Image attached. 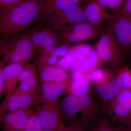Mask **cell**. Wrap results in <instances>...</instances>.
<instances>
[{
	"label": "cell",
	"instance_id": "4fadbf2b",
	"mask_svg": "<svg viewBox=\"0 0 131 131\" xmlns=\"http://www.w3.org/2000/svg\"><path fill=\"white\" fill-rule=\"evenodd\" d=\"M87 1L88 3L83 8L88 22L100 27L106 20L111 19L112 15L108 13L105 7L93 1Z\"/></svg>",
	"mask_w": 131,
	"mask_h": 131
},
{
	"label": "cell",
	"instance_id": "d6986e66",
	"mask_svg": "<svg viewBox=\"0 0 131 131\" xmlns=\"http://www.w3.org/2000/svg\"><path fill=\"white\" fill-rule=\"evenodd\" d=\"M110 112L112 121L121 123L131 115V110L126 106L118 103L112 102Z\"/></svg>",
	"mask_w": 131,
	"mask_h": 131
},
{
	"label": "cell",
	"instance_id": "e575fe53",
	"mask_svg": "<svg viewBox=\"0 0 131 131\" xmlns=\"http://www.w3.org/2000/svg\"><path fill=\"white\" fill-rule=\"evenodd\" d=\"M98 59L99 58L96 54L95 53H92L90 55L89 58H88L90 63V67L89 71L92 70L95 68L96 65L98 64Z\"/></svg>",
	"mask_w": 131,
	"mask_h": 131
},
{
	"label": "cell",
	"instance_id": "7bdbcfd3",
	"mask_svg": "<svg viewBox=\"0 0 131 131\" xmlns=\"http://www.w3.org/2000/svg\"><path fill=\"white\" fill-rule=\"evenodd\" d=\"M75 131H83V129H82V128H81V127H78V128L77 129V130H76Z\"/></svg>",
	"mask_w": 131,
	"mask_h": 131
},
{
	"label": "cell",
	"instance_id": "9c48e42d",
	"mask_svg": "<svg viewBox=\"0 0 131 131\" xmlns=\"http://www.w3.org/2000/svg\"><path fill=\"white\" fill-rule=\"evenodd\" d=\"M68 80L62 82H47L38 83L34 94L36 106L58 102V99L66 91Z\"/></svg>",
	"mask_w": 131,
	"mask_h": 131
},
{
	"label": "cell",
	"instance_id": "9a60e30c",
	"mask_svg": "<svg viewBox=\"0 0 131 131\" xmlns=\"http://www.w3.org/2000/svg\"><path fill=\"white\" fill-rule=\"evenodd\" d=\"M122 90V83L117 77L106 83L96 85V94L105 101H112Z\"/></svg>",
	"mask_w": 131,
	"mask_h": 131
},
{
	"label": "cell",
	"instance_id": "d590c367",
	"mask_svg": "<svg viewBox=\"0 0 131 131\" xmlns=\"http://www.w3.org/2000/svg\"><path fill=\"white\" fill-rule=\"evenodd\" d=\"M7 62L3 58L0 60V99L3 93L2 72L4 67L6 65Z\"/></svg>",
	"mask_w": 131,
	"mask_h": 131
},
{
	"label": "cell",
	"instance_id": "4316f807",
	"mask_svg": "<svg viewBox=\"0 0 131 131\" xmlns=\"http://www.w3.org/2000/svg\"><path fill=\"white\" fill-rule=\"evenodd\" d=\"M38 83V77H34L20 82L19 86L18 88L20 91L30 93L34 95Z\"/></svg>",
	"mask_w": 131,
	"mask_h": 131
},
{
	"label": "cell",
	"instance_id": "836d02e7",
	"mask_svg": "<svg viewBox=\"0 0 131 131\" xmlns=\"http://www.w3.org/2000/svg\"><path fill=\"white\" fill-rule=\"evenodd\" d=\"M17 118H29L34 113L31 109L28 108H19L14 112Z\"/></svg>",
	"mask_w": 131,
	"mask_h": 131
},
{
	"label": "cell",
	"instance_id": "ee69618b",
	"mask_svg": "<svg viewBox=\"0 0 131 131\" xmlns=\"http://www.w3.org/2000/svg\"><path fill=\"white\" fill-rule=\"evenodd\" d=\"M3 37H2L1 38H0V43L2 42V40H3Z\"/></svg>",
	"mask_w": 131,
	"mask_h": 131
},
{
	"label": "cell",
	"instance_id": "484cf974",
	"mask_svg": "<svg viewBox=\"0 0 131 131\" xmlns=\"http://www.w3.org/2000/svg\"><path fill=\"white\" fill-rule=\"evenodd\" d=\"M22 131H43L40 121L35 112L28 118Z\"/></svg>",
	"mask_w": 131,
	"mask_h": 131
},
{
	"label": "cell",
	"instance_id": "d4e9b609",
	"mask_svg": "<svg viewBox=\"0 0 131 131\" xmlns=\"http://www.w3.org/2000/svg\"><path fill=\"white\" fill-rule=\"evenodd\" d=\"M112 102L124 105L131 110V89H122Z\"/></svg>",
	"mask_w": 131,
	"mask_h": 131
},
{
	"label": "cell",
	"instance_id": "ba28073f",
	"mask_svg": "<svg viewBox=\"0 0 131 131\" xmlns=\"http://www.w3.org/2000/svg\"><path fill=\"white\" fill-rule=\"evenodd\" d=\"M111 22L119 50L121 55L131 52V18L119 13L112 16Z\"/></svg>",
	"mask_w": 131,
	"mask_h": 131
},
{
	"label": "cell",
	"instance_id": "f6af8a7d",
	"mask_svg": "<svg viewBox=\"0 0 131 131\" xmlns=\"http://www.w3.org/2000/svg\"><path fill=\"white\" fill-rule=\"evenodd\" d=\"M122 1H123V2H124L126 0H122Z\"/></svg>",
	"mask_w": 131,
	"mask_h": 131
},
{
	"label": "cell",
	"instance_id": "60d3db41",
	"mask_svg": "<svg viewBox=\"0 0 131 131\" xmlns=\"http://www.w3.org/2000/svg\"><path fill=\"white\" fill-rule=\"evenodd\" d=\"M117 127L118 131H131L130 128L124 126L122 125Z\"/></svg>",
	"mask_w": 131,
	"mask_h": 131
},
{
	"label": "cell",
	"instance_id": "2e32d148",
	"mask_svg": "<svg viewBox=\"0 0 131 131\" xmlns=\"http://www.w3.org/2000/svg\"><path fill=\"white\" fill-rule=\"evenodd\" d=\"M68 46L63 45L59 46L48 54L39 56L36 61L38 66H52L57 64L59 57H64L69 52Z\"/></svg>",
	"mask_w": 131,
	"mask_h": 131
},
{
	"label": "cell",
	"instance_id": "30bf717a",
	"mask_svg": "<svg viewBox=\"0 0 131 131\" xmlns=\"http://www.w3.org/2000/svg\"><path fill=\"white\" fill-rule=\"evenodd\" d=\"M43 131H57L64 125L58 102L36 106Z\"/></svg>",
	"mask_w": 131,
	"mask_h": 131
},
{
	"label": "cell",
	"instance_id": "603a6c76",
	"mask_svg": "<svg viewBox=\"0 0 131 131\" xmlns=\"http://www.w3.org/2000/svg\"><path fill=\"white\" fill-rule=\"evenodd\" d=\"M0 107L4 108L7 112H15L19 109L18 95L16 88L9 96L5 103H1Z\"/></svg>",
	"mask_w": 131,
	"mask_h": 131
},
{
	"label": "cell",
	"instance_id": "5bb4252c",
	"mask_svg": "<svg viewBox=\"0 0 131 131\" xmlns=\"http://www.w3.org/2000/svg\"><path fill=\"white\" fill-rule=\"evenodd\" d=\"M38 67L40 82H62L68 80L65 70L58 64Z\"/></svg>",
	"mask_w": 131,
	"mask_h": 131
},
{
	"label": "cell",
	"instance_id": "ab89813d",
	"mask_svg": "<svg viewBox=\"0 0 131 131\" xmlns=\"http://www.w3.org/2000/svg\"><path fill=\"white\" fill-rule=\"evenodd\" d=\"M122 125L131 129V115L122 122Z\"/></svg>",
	"mask_w": 131,
	"mask_h": 131
},
{
	"label": "cell",
	"instance_id": "83f0119b",
	"mask_svg": "<svg viewBox=\"0 0 131 131\" xmlns=\"http://www.w3.org/2000/svg\"><path fill=\"white\" fill-rule=\"evenodd\" d=\"M14 112H6L3 115L2 120L3 131H10L12 127L17 119Z\"/></svg>",
	"mask_w": 131,
	"mask_h": 131
},
{
	"label": "cell",
	"instance_id": "8fae6325",
	"mask_svg": "<svg viewBox=\"0 0 131 131\" xmlns=\"http://www.w3.org/2000/svg\"><path fill=\"white\" fill-rule=\"evenodd\" d=\"M25 63H9L4 67L2 72L3 94L5 95V98L2 103L6 102L9 96L16 88L19 82V74Z\"/></svg>",
	"mask_w": 131,
	"mask_h": 131
},
{
	"label": "cell",
	"instance_id": "3957f363",
	"mask_svg": "<svg viewBox=\"0 0 131 131\" xmlns=\"http://www.w3.org/2000/svg\"><path fill=\"white\" fill-rule=\"evenodd\" d=\"M32 30L19 33L8 40L3 58L7 63H26L34 53L31 39Z\"/></svg>",
	"mask_w": 131,
	"mask_h": 131
},
{
	"label": "cell",
	"instance_id": "44dd1931",
	"mask_svg": "<svg viewBox=\"0 0 131 131\" xmlns=\"http://www.w3.org/2000/svg\"><path fill=\"white\" fill-rule=\"evenodd\" d=\"M36 77H38L37 68L34 64L27 62L25 64L19 74V81L20 82Z\"/></svg>",
	"mask_w": 131,
	"mask_h": 131
},
{
	"label": "cell",
	"instance_id": "b9f144b4",
	"mask_svg": "<svg viewBox=\"0 0 131 131\" xmlns=\"http://www.w3.org/2000/svg\"><path fill=\"white\" fill-rule=\"evenodd\" d=\"M5 114V113L3 112L0 111V126H1V123H2V120L3 116Z\"/></svg>",
	"mask_w": 131,
	"mask_h": 131
},
{
	"label": "cell",
	"instance_id": "6da1fadb",
	"mask_svg": "<svg viewBox=\"0 0 131 131\" xmlns=\"http://www.w3.org/2000/svg\"><path fill=\"white\" fill-rule=\"evenodd\" d=\"M44 0H25L9 9L0 10V35L8 38L25 31L37 20Z\"/></svg>",
	"mask_w": 131,
	"mask_h": 131
},
{
	"label": "cell",
	"instance_id": "f1b7e54d",
	"mask_svg": "<svg viewBox=\"0 0 131 131\" xmlns=\"http://www.w3.org/2000/svg\"><path fill=\"white\" fill-rule=\"evenodd\" d=\"M91 131H118L117 127L112 125L106 119L104 118L96 124Z\"/></svg>",
	"mask_w": 131,
	"mask_h": 131
},
{
	"label": "cell",
	"instance_id": "f35d334b",
	"mask_svg": "<svg viewBox=\"0 0 131 131\" xmlns=\"http://www.w3.org/2000/svg\"><path fill=\"white\" fill-rule=\"evenodd\" d=\"M86 78L83 73H73L72 78L74 81H80Z\"/></svg>",
	"mask_w": 131,
	"mask_h": 131
},
{
	"label": "cell",
	"instance_id": "4dcf8cb0",
	"mask_svg": "<svg viewBox=\"0 0 131 131\" xmlns=\"http://www.w3.org/2000/svg\"><path fill=\"white\" fill-rule=\"evenodd\" d=\"M24 1L25 0H0V10L14 7Z\"/></svg>",
	"mask_w": 131,
	"mask_h": 131
},
{
	"label": "cell",
	"instance_id": "5b68a950",
	"mask_svg": "<svg viewBox=\"0 0 131 131\" xmlns=\"http://www.w3.org/2000/svg\"><path fill=\"white\" fill-rule=\"evenodd\" d=\"M96 52L101 61L114 66L119 65L122 56L118 47L111 22L96 45Z\"/></svg>",
	"mask_w": 131,
	"mask_h": 131
},
{
	"label": "cell",
	"instance_id": "7a4b0ae2",
	"mask_svg": "<svg viewBox=\"0 0 131 131\" xmlns=\"http://www.w3.org/2000/svg\"><path fill=\"white\" fill-rule=\"evenodd\" d=\"M59 105L63 118L69 125H76L82 129L91 124L99 109L90 94L83 97L69 94Z\"/></svg>",
	"mask_w": 131,
	"mask_h": 131
},
{
	"label": "cell",
	"instance_id": "277c9868",
	"mask_svg": "<svg viewBox=\"0 0 131 131\" xmlns=\"http://www.w3.org/2000/svg\"><path fill=\"white\" fill-rule=\"evenodd\" d=\"M100 28L86 21L65 26L56 31L62 43L69 46L94 39L99 33Z\"/></svg>",
	"mask_w": 131,
	"mask_h": 131
},
{
	"label": "cell",
	"instance_id": "1f68e13d",
	"mask_svg": "<svg viewBox=\"0 0 131 131\" xmlns=\"http://www.w3.org/2000/svg\"><path fill=\"white\" fill-rule=\"evenodd\" d=\"M118 13L123 16L131 18V0H126Z\"/></svg>",
	"mask_w": 131,
	"mask_h": 131
},
{
	"label": "cell",
	"instance_id": "52a82bcc",
	"mask_svg": "<svg viewBox=\"0 0 131 131\" xmlns=\"http://www.w3.org/2000/svg\"><path fill=\"white\" fill-rule=\"evenodd\" d=\"M31 39L34 52L39 56L51 52L62 43L56 32L48 26L32 30Z\"/></svg>",
	"mask_w": 131,
	"mask_h": 131
},
{
	"label": "cell",
	"instance_id": "d6a6232c",
	"mask_svg": "<svg viewBox=\"0 0 131 131\" xmlns=\"http://www.w3.org/2000/svg\"><path fill=\"white\" fill-rule=\"evenodd\" d=\"M71 53L70 51L67 55L61 59L57 64L64 70L70 69Z\"/></svg>",
	"mask_w": 131,
	"mask_h": 131
},
{
	"label": "cell",
	"instance_id": "74e56055",
	"mask_svg": "<svg viewBox=\"0 0 131 131\" xmlns=\"http://www.w3.org/2000/svg\"><path fill=\"white\" fill-rule=\"evenodd\" d=\"M8 40V38L4 37L3 40L0 43V60L3 57L5 47Z\"/></svg>",
	"mask_w": 131,
	"mask_h": 131
},
{
	"label": "cell",
	"instance_id": "ffe728a7",
	"mask_svg": "<svg viewBox=\"0 0 131 131\" xmlns=\"http://www.w3.org/2000/svg\"><path fill=\"white\" fill-rule=\"evenodd\" d=\"M90 82L96 85L103 84L109 82L113 78L105 71L102 69H96L92 71L88 78Z\"/></svg>",
	"mask_w": 131,
	"mask_h": 131
},
{
	"label": "cell",
	"instance_id": "7402d4cb",
	"mask_svg": "<svg viewBox=\"0 0 131 131\" xmlns=\"http://www.w3.org/2000/svg\"><path fill=\"white\" fill-rule=\"evenodd\" d=\"M18 95L19 108H29L32 105L35 104V97L34 95L30 93H27L20 91L16 88Z\"/></svg>",
	"mask_w": 131,
	"mask_h": 131
},
{
	"label": "cell",
	"instance_id": "f546056e",
	"mask_svg": "<svg viewBox=\"0 0 131 131\" xmlns=\"http://www.w3.org/2000/svg\"><path fill=\"white\" fill-rule=\"evenodd\" d=\"M91 1L97 3L103 7L112 9H115L122 6L123 2L122 0H87Z\"/></svg>",
	"mask_w": 131,
	"mask_h": 131
},
{
	"label": "cell",
	"instance_id": "e0dca14e",
	"mask_svg": "<svg viewBox=\"0 0 131 131\" xmlns=\"http://www.w3.org/2000/svg\"><path fill=\"white\" fill-rule=\"evenodd\" d=\"M70 51L71 53L70 69L73 73H83L89 70L90 63L88 58L72 50Z\"/></svg>",
	"mask_w": 131,
	"mask_h": 131
},
{
	"label": "cell",
	"instance_id": "cb8c5ba5",
	"mask_svg": "<svg viewBox=\"0 0 131 131\" xmlns=\"http://www.w3.org/2000/svg\"><path fill=\"white\" fill-rule=\"evenodd\" d=\"M117 77L122 83V89H131V70L128 67L121 69Z\"/></svg>",
	"mask_w": 131,
	"mask_h": 131
},
{
	"label": "cell",
	"instance_id": "7c38bea8",
	"mask_svg": "<svg viewBox=\"0 0 131 131\" xmlns=\"http://www.w3.org/2000/svg\"><path fill=\"white\" fill-rule=\"evenodd\" d=\"M87 0H44L37 20L43 22L47 17Z\"/></svg>",
	"mask_w": 131,
	"mask_h": 131
},
{
	"label": "cell",
	"instance_id": "8992f818",
	"mask_svg": "<svg viewBox=\"0 0 131 131\" xmlns=\"http://www.w3.org/2000/svg\"><path fill=\"white\" fill-rule=\"evenodd\" d=\"M87 21L81 4L72 6L47 17L43 21L57 30L64 26Z\"/></svg>",
	"mask_w": 131,
	"mask_h": 131
},
{
	"label": "cell",
	"instance_id": "8d00e7d4",
	"mask_svg": "<svg viewBox=\"0 0 131 131\" xmlns=\"http://www.w3.org/2000/svg\"><path fill=\"white\" fill-rule=\"evenodd\" d=\"M78 127H80L76 125H70L67 126L63 125L57 131H75Z\"/></svg>",
	"mask_w": 131,
	"mask_h": 131
},
{
	"label": "cell",
	"instance_id": "ac0fdd59",
	"mask_svg": "<svg viewBox=\"0 0 131 131\" xmlns=\"http://www.w3.org/2000/svg\"><path fill=\"white\" fill-rule=\"evenodd\" d=\"M90 81L88 78L84 79L73 81L68 86L66 91L68 90L69 94L78 97H83L89 95L90 91Z\"/></svg>",
	"mask_w": 131,
	"mask_h": 131
}]
</instances>
